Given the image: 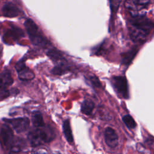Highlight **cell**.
Returning <instances> with one entry per match:
<instances>
[{
    "label": "cell",
    "mask_w": 154,
    "mask_h": 154,
    "mask_svg": "<svg viewBox=\"0 0 154 154\" xmlns=\"http://www.w3.org/2000/svg\"><path fill=\"white\" fill-rule=\"evenodd\" d=\"M48 56L54 62L57 63L56 66H65L66 60L63 57L62 54L59 51L56 49H50L47 52Z\"/></svg>",
    "instance_id": "obj_12"
},
{
    "label": "cell",
    "mask_w": 154,
    "mask_h": 154,
    "mask_svg": "<svg viewBox=\"0 0 154 154\" xmlns=\"http://www.w3.org/2000/svg\"><path fill=\"white\" fill-rule=\"evenodd\" d=\"M104 138L105 143L108 147L114 148L118 145L119 137L113 128L111 127L106 128L104 132Z\"/></svg>",
    "instance_id": "obj_10"
},
{
    "label": "cell",
    "mask_w": 154,
    "mask_h": 154,
    "mask_svg": "<svg viewBox=\"0 0 154 154\" xmlns=\"http://www.w3.org/2000/svg\"><path fill=\"white\" fill-rule=\"evenodd\" d=\"M2 11L3 15L8 17H14L19 16L20 13V10L18 7L10 2L4 5Z\"/></svg>",
    "instance_id": "obj_11"
},
{
    "label": "cell",
    "mask_w": 154,
    "mask_h": 154,
    "mask_svg": "<svg viewBox=\"0 0 154 154\" xmlns=\"http://www.w3.org/2000/svg\"><path fill=\"white\" fill-rule=\"evenodd\" d=\"M54 138V131L49 126L36 128L31 131L28 135V138L32 146H37L50 142Z\"/></svg>",
    "instance_id": "obj_2"
},
{
    "label": "cell",
    "mask_w": 154,
    "mask_h": 154,
    "mask_svg": "<svg viewBox=\"0 0 154 154\" xmlns=\"http://www.w3.org/2000/svg\"><path fill=\"white\" fill-rule=\"evenodd\" d=\"M94 108V102L91 100L86 99L84 100V102L81 105V111L83 114L87 116H90L92 114Z\"/></svg>",
    "instance_id": "obj_14"
},
{
    "label": "cell",
    "mask_w": 154,
    "mask_h": 154,
    "mask_svg": "<svg viewBox=\"0 0 154 154\" xmlns=\"http://www.w3.org/2000/svg\"><path fill=\"white\" fill-rule=\"evenodd\" d=\"M136 52L137 51L135 49H132L125 53L124 55L122 57V62L125 64H129V63L132 60L134 56L135 55Z\"/></svg>",
    "instance_id": "obj_18"
},
{
    "label": "cell",
    "mask_w": 154,
    "mask_h": 154,
    "mask_svg": "<svg viewBox=\"0 0 154 154\" xmlns=\"http://www.w3.org/2000/svg\"><path fill=\"white\" fill-rule=\"evenodd\" d=\"M24 25L29 38L33 45L41 47H44L47 45V40L42 35L37 25L32 19H26L24 22Z\"/></svg>",
    "instance_id": "obj_3"
},
{
    "label": "cell",
    "mask_w": 154,
    "mask_h": 154,
    "mask_svg": "<svg viewBox=\"0 0 154 154\" xmlns=\"http://www.w3.org/2000/svg\"><path fill=\"white\" fill-rule=\"evenodd\" d=\"M129 35L135 42H143L154 26V23L144 14L131 16L128 23Z\"/></svg>",
    "instance_id": "obj_1"
},
{
    "label": "cell",
    "mask_w": 154,
    "mask_h": 154,
    "mask_svg": "<svg viewBox=\"0 0 154 154\" xmlns=\"http://www.w3.org/2000/svg\"><path fill=\"white\" fill-rule=\"evenodd\" d=\"M111 85L119 97L127 99L129 97V88L126 78L123 76H114L111 79Z\"/></svg>",
    "instance_id": "obj_4"
},
{
    "label": "cell",
    "mask_w": 154,
    "mask_h": 154,
    "mask_svg": "<svg viewBox=\"0 0 154 154\" xmlns=\"http://www.w3.org/2000/svg\"><path fill=\"white\" fill-rule=\"evenodd\" d=\"M90 81L91 83L93 84V85L96 87H99L100 86V83L98 78L95 76H90L88 78Z\"/></svg>",
    "instance_id": "obj_19"
},
{
    "label": "cell",
    "mask_w": 154,
    "mask_h": 154,
    "mask_svg": "<svg viewBox=\"0 0 154 154\" xmlns=\"http://www.w3.org/2000/svg\"><path fill=\"white\" fill-rule=\"evenodd\" d=\"M4 121L10 125L17 133L25 132L29 126V120L27 117H17L13 119H4Z\"/></svg>",
    "instance_id": "obj_5"
},
{
    "label": "cell",
    "mask_w": 154,
    "mask_h": 154,
    "mask_svg": "<svg viewBox=\"0 0 154 154\" xmlns=\"http://www.w3.org/2000/svg\"><path fill=\"white\" fill-rule=\"evenodd\" d=\"M15 68L17 72L19 78L22 81H30L35 77L34 72L22 60L16 63Z\"/></svg>",
    "instance_id": "obj_7"
},
{
    "label": "cell",
    "mask_w": 154,
    "mask_h": 154,
    "mask_svg": "<svg viewBox=\"0 0 154 154\" xmlns=\"http://www.w3.org/2000/svg\"><path fill=\"white\" fill-rule=\"evenodd\" d=\"M13 141L12 129L7 125H2L0 131V143L2 147L5 149H10Z\"/></svg>",
    "instance_id": "obj_6"
},
{
    "label": "cell",
    "mask_w": 154,
    "mask_h": 154,
    "mask_svg": "<svg viewBox=\"0 0 154 154\" xmlns=\"http://www.w3.org/2000/svg\"><path fill=\"white\" fill-rule=\"evenodd\" d=\"M31 122L34 127L42 128L45 126V123L42 114L39 111H34L32 114Z\"/></svg>",
    "instance_id": "obj_13"
},
{
    "label": "cell",
    "mask_w": 154,
    "mask_h": 154,
    "mask_svg": "<svg viewBox=\"0 0 154 154\" xmlns=\"http://www.w3.org/2000/svg\"><path fill=\"white\" fill-rule=\"evenodd\" d=\"M63 132L64 134V136L67 140V141L69 143H72L73 141V135H72V132L70 128V122L68 120H66L64 122L63 125Z\"/></svg>",
    "instance_id": "obj_16"
},
{
    "label": "cell",
    "mask_w": 154,
    "mask_h": 154,
    "mask_svg": "<svg viewBox=\"0 0 154 154\" xmlns=\"http://www.w3.org/2000/svg\"><path fill=\"white\" fill-rule=\"evenodd\" d=\"M149 1L144 0L127 1L125 2V6L132 14L131 16H134L137 15V13L139 11L146 8L149 6Z\"/></svg>",
    "instance_id": "obj_8"
},
{
    "label": "cell",
    "mask_w": 154,
    "mask_h": 154,
    "mask_svg": "<svg viewBox=\"0 0 154 154\" xmlns=\"http://www.w3.org/2000/svg\"><path fill=\"white\" fill-rule=\"evenodd\" d=\"M122 120L129 129H134L136 126V123L134 119L129 114L124 116L122 117Z\"/></svg>",
    "instance_id": "obj_17"
},
{
    "label": "cell",
    "mask_w": 154,
    "mask_h": 154,
    "mask_svg": "<svg viewBox=\"0 0 154 154\" xmlns=\"http://www.w3.org/2000/svg\"><path fill=\"white\" fill-rule=\"evenodd\" d=\"M25 147V143L21 139L14 140L10 148V154H19Z\"/></svg>",
    "instance_id": "obj_15"
},
{
    "label": "cell",
    "mask_w": 154,
    "mask_h": 154,
    "mask_svg": "<svg viewBox=\"0 0 154 154\" xmlns=\"http://www.w3.org/2000/svg\"><path fill=\"white\" fill-rule=\"evenodd\" d=\"M13 83V79L9 70H5L0 73V95H5L7 88Z\"/></svg>",
    "instance_id": "obj_9"
}]
</instances>
